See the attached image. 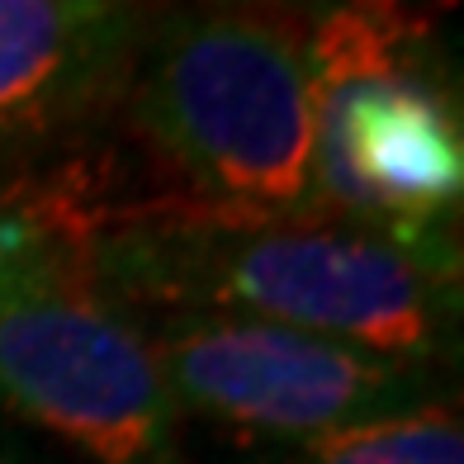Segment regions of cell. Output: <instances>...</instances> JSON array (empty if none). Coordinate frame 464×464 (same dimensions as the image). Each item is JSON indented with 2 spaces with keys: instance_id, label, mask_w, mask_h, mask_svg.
I'll use <instances>...</instances> for the list:
<instances>
[{
  "instance_id": "1",
  "label": "cell",
  "mask_w": 464,
  "mask_h": 464,
  "mask_svg": "<svg viewBox=\"0 0 464 464\" xmlns=\"http://www.w3.org/2000/svg\"><path fill=\"white\" fill-rule=\"evenodd\" d=\"M76 270L119 304L280 323L427 365L455 332L459 251L318 214L232 218L195 204L100 223Z\"/></svg>"
},
{
  "instance_id": "2",
  "label": "cell",
  "mask_w": 464,
  "mask_h": 464,
  "mask_svg": "<svg viewBox=\"0 0 464 464\" xmlns=\"http://www.w3.org/2000/svg\"><path fill=\"white\" fill-rule=\"evenodd\" d=\"M138 133L232 218L313 214L308 24L270 10H185L142 29L129 81Z\"/></svg>"
},
{
  "instance_id": "3",
  "label": "cell",
  "mask_w": 464,
  "mask_h": 464,
  "mask_svg": "<svg viewBox=\"0 0 464 464\" xmlns=\"http://www.w3.org/2000/svg\"><path fill=\"white\" fill-rule=\"evenodd\" d=\"M313 72V214L450 246L446 214L464 189L455 104L417 62L398 10L351 5L308 24Z\"/></svg>"
},
{
  "instance_id": "4",
  "label": "cell",
  "mask_w": 464,
  "mask_h": 464,
  "mask_svg": "<svg viewBox=\"0 0 464 464\" xmlns=\"http://www.w3.org/2000/svg\"><path fill=\"white\" fill-rule=\"evenodd\" d=\"M0 403L95 464H171L176 393L147 327L72 266L0 308Z\"/></svg>"
},
{
  "instance_id": "5",
  "label": "cell",
  "mask_w": 464,
  "mask_h": 464,
  "mask_svg": "<svg viewBox=\"0 0 464 464\" xmlns=\"http://www.w3.org/2000/svg\"><path fill=\"white\" fill-rule=\"evenodd\" d=\"M147 336L180 412H199L232 431L285 446L355 431L431 403L421 365L280 323L227 313H157Z\"/></svg>"
},
{
  "instance_id": "6",
  "label": "cell",
  "mask_w": 464,
  "mask_h": 464,
  "mask_svg": "<svg viewBox=\"0 0 464 464\" xmlns=\"http://www.w3.org/2000/svg\"><path fill=\"white\" fill-rule=\"evenodd\" d=\"M142 14L100 0H0V157L123 95Z\"/></svg>"
},
{
  "instance_id": "7",
  "label": "cell",
  "mask_w": 464,
  "mask_h": 464,
  "mask_svg": "<svg viewBox=\"0 0 464 464\" xmlns=\"http://www.w3.org/2000/svg\"><path fill=\"white\" fill-rule=\"evenodd\" d=\"M86 218L67 199L0 185V308L53 270L76 261Z\"/></svg>"
},
{
  "instance_id": "8",
  "label": "cell",
  "mask_w": 464,
  "mask_h": 464,
  "mask_svg": "<svg viewBox=\"0 0 464 464\" xmlns=\"http://www.w3.org/2000/svg\"><path fill=\"white\" fill-rule=\"evenodd\" d=\"M365 431L389 464H464V427L455 408L421 403L412 412L370 421Z\"/></svg>"
},
{
  "instance_id": "9",
  "label": "cell",
  "mask_w": 464,
  "mask_h": 464,
  "mask_svg": "<svg viewBox=\"0 0 464 464\" xmlns=\"http://www.w3.org/2000/svg\"><path fill=\"white\" fill-rule=\"evenodd\" d=\"M276 464H389V455L374 446L365 427H355V431H336V436H323V440L289 446Z\"/></svg>"
},
{
  "instance_id": "10",
  "label": "cell",
  "mask_w": 464,
  "mask_h": 464,
  "mask_svg": "<svg viewBox=\"0 0 464 464\" xmlns=\"http://www.w3.org/2000/svg\"><path fill=\"white\" fill-rule=\"evenodd\" d=\"M0 464H14V459H10V455H5V450H0Z\"/></svg>"
}]
</instances>
